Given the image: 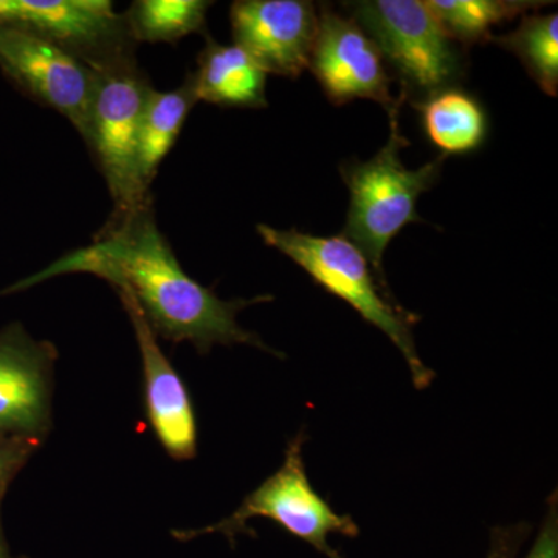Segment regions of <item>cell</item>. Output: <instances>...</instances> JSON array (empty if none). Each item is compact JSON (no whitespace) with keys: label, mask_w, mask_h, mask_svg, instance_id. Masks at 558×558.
Listing matches in <instances>:
<instances>
[{"label":"cell","mask_w":558,"mask_h":558,"mask_svg":"<svg viewBox=\"0 0 558 558\" xmlns=\"http://www.w3.org/2000/svg\"><path fill=\"white\" fill-rule=\"evenodd\" d=\"M234 46L266 73L299 78L310 69L318 28L315 3L307 0H238L230 10Z\"/></svg>","instance_id":"30bf717a"},{"label":"cell","mask_w":558,"mask_h":558,"mask_svg":"<svg viewBox=\"0 0 558 558\" xmlns=\"http://www.w3.org/2000/svg\"><path fill=\"white\" fill-rule=\"evenodd\" d=\"M425 5L453 43L462 46L487 43L492 28L524 16L549 2L531 0H425Z\"/></svg>","instance_id":"2e32d148"},{"label":"cell","mask_w":558,"mask_h":558,"mask_svg":"<svg viewBox=\"0 0 558 558\" xmlns=\"http://www.w3.org/2000/svg\"><path fill=\"white\" fill-rule=\"evenodd\" d=\"M523 529H502L494 534L492 549L487 558H515L519 553Z\"/></svg>","instance_id":"44dd1931"},{"label":"cell","mask_w":558,"mask_h":558,"mask_svg":"<svg viewBox=\"0 0 558 558\" xmlns=\"http://www.w3.org/2000/svg\"><path fill=\"white\" fill-rule=\"evenodd\" d=\"M0 25L49 40L92 70L134 58L126 20L109 0H0Z\"/></svg>","instance_id":"52a82bcc"},{"label":"cell","mask_w":558,"mask_h":558,"mask_svg":"<svg viewBox=\"0 0 558 558\" xmlns=\"http://www.w3.org/2000/svg\"><path fill=\"white\" fill-rule=\"evenodd\" d=\"M196 102L190 76L175 90L159 92L150 87L138 132V170L146 190L156 178L161 161L170 154Z\"/></svg>","instance_id":"9a60e30c"},{"label":"cell","mask_w":558,"mask_h":558,"mask_svg":"<svg viewBox=\"0 0 558 558\" xmlns=\"http://www.w3.org/2000/svg\"><path fill=\"white\" fill-rule=\"evenodd\" d=\"M344 5L399 76L405 100L416 97V105L457 87L464 72L461 57L425 2L363 0Z\"/></svg>","instance_id":"277c9868"},{"label":"cell","mask_w":558,"mask_h":558,"mask_svg":"<svg viewBox=\"0 0 558 558\" xmlns=\"http://www.w3.org/2000/svg\"><path fill=\"white\" fill-rule=\"evenodd\" d=\"M310 69L332 105L373 100L389 110L405 101L403 95L392 97L391 78L376 44L352 17L328 5L319 7Z\"/></svg>","instance_id":"9c48e42d"},{"label":"cell","mask_w":558,"mask_h":558,"mask_svg":"<svg viewBox=\"0 0 558 558\" xmlns=\"http://www.w3.org/2000/svg\"><path fill=\"white\" fill-rule=\"evenodd\" d=\"M492 43L512 51L549 97L558 92V14H524L519 27Z\"/></svg>","instance_id":"e0dca14e"},{"label":"cell","mask_w":558,"mask_h":558,"mask_svg":"<svg viewBox=\"0 0 558 558\" xmlns=\"http://www.w3.org/2000/svg\"><path fill=\"white\" fill-rule=\"evenodd\" d=\"M0 69L22 90L61 116L87 138L95 72L49 40L0 25Z\"/></svg>","instance_id":"ba28073f"},{"label":"cell","mask_w":558,"mask_h":558,"mask_svg":"<svg viewBox=\"0 0 558 558\" xmlns=\"http://www.w3.org/2000/svg\"><path fill=\"white\" fill-rule=\"evenodd\" d=\"M403 101L388 110L389 137L366 161L349 160L341 165L340 174L349 189L347 223L341 236L355 245L368 259L381 284L387 286L384 255L389 242L413 222H424L417 215V201L438 182L446 156L409 170L400 160V150L410 146L399 126V110Z\"/></svg>","instance_id":"7a4b0ae2"},{"label":"cell","mask_w":558,"mask_h":558,"mask_svg":"<svg viewBox=\"0 0 558 558\" xmlns=\"http://www.w3.org/2000/svg\"><path fill=\"white\" fill-rule=\"evenodd\" d=\"M94 72L86 142L116 202V215H121L150 199L138 170L140 121L150 86L135 58Z\"/></svg>","instance_id":"8992f818"},{"label":"cell","mask_w":558,"mask_h":558,"mask_svg":"<svg viewBox=\"0 0 558 558\" xmlns=\"http://www.w3.org/2000/svg\"><path fill=\"white\" fill-rule=\"evenodd\" d=\"M57 349L20 325L0 333V432L43 440L51 427Z\"/></svg>","instance_id":"8fae6325"},{"label":"cell","mask_w":558,"mask_h":558,"mask_svg":"<svg viewBox=\"0 0 558 558\" xmlns=\"http://www.w3.org/2000/svg\"><path fill=\"white\" fill-rule=\"evenodd\" d=\"M197 101L220 108H266L267 73L241 47L223 46L207 36V46L190 73Z\"/></svg>","instance_id":"4fadbf2b"},{"label":"cell","mask_w":558,"mask_h":558,"mask_svg":"<svg viewBox=\"0 0 558 558\" xmlns=\"http://www.w3.org/2000/svg\"><path fill=\"white\" fill-rule=\"evenodd\" d=\"M306 435L300 432L290 440L284 464L245 497L240 508L211 526L172 532L180 542L208 534L226 535L230 542L241 534H252L248 520L269 519L304 542L326 558H343L329 545L330 534L357 537L359 526L349 515H339L326 499L312 488L303 461Z\"/></svg>","instance_id":"5b68a950"},{"label":"cell","mask_w":558,"mask_h":558,"mask_svg":"<svg viewBox=\"0 0 558 558\" xmlns=\"http://www.w3.org/2000/svg\"><path fill=\"white\" fill-rule=\"evenodd\" d=\"M0 558H10L5 538H3L2 527H0Z\"/></svg>","instance_id":"7402d4cb"},{"label":"cell","mask_w":558,"mask_h":558,"mask_svg":"<svg viewBox=\"0 0 558 558\" xmlns=\"http://www.w3.org/2000/svg\"><path fill=\"white\" fill-rule=\"evenodd\" d=\"M40 440L0 432V495L17 469L27 461Z\"/></svg>","instance_id":"d6986e66"},{"label":"cell","mask_w":558,"mask_h":558,"mask_svg":"<svg viewBox=\"0 0 558 558\" xmlns=\"http://www.w3.org/2000/svg\"><path fill=\"white\" fill-rule=\"evenodd\" d=\"M259 236L306 271L315 284L339 296L360 317L376 326L402 352L413 377L414 387L425 389L435 373L418 359L411 328L417 315L392 301L387 286L381 284L362 252L347 238L315 236L296 229L278 230L259 223Z\"/></svg>","instance_id":"3957f363"},{"label":"cell","mask_w":558,"mask_h":558,"mask_svg":"<svg viewBox=\"0 0 558 558\" xmlns=\"http://www.w3.org/2000/svg\"><path fill=\"white\" fill-rule=\"evenodd\" d=\"M119 295L131 319L142 354L146 410L150 425L170 457L179 461L194 458L197 428L189 391L161 351L157 336L137 303L128 293L119 292Z\"/></svg>","instance_id":"7c38bea8"},{"label":"cell","mask_w":558,"mask_h":558,"mask_svg":"<svg viewBox=\"0 0 558 558\" xmlns=\"http://www.w3.org/2000/svg\"><path fill=\"white\" fill-rule=\"evenodd\" d=\"M211 5L205 0H137L123 16L135 44H174L205 31Z\"/></svg>","instance_id":"ac0fdd59"},{"label":"cell","mask_w":558,"mask_h":558,"mask_svg":"<svg viewBox=\"0 0 558 558\" xmlns=\"http://www.w3.org/2000/svg\"><path fill=\"white\" fill-rule=\"evenodd\" d=\"M413 106L421 110L422 128L440 156H465L486 140V110L469 92L451 87Z\"/></svg>","instance_id":"5bb4252c"},{"label":"cell","mask_w":558,"mask_h":558,"mask_svg":"<svg viewBox=\"0 0 558 558\" xmlns=\"http://www.w3.org/2000/svg\"><path fill=\"white\" fill-rule=\"evenodd\" d=\"M64 274H90L106 279L137 303L156 336L172 343L194 344L207 354L216 344H250L278 354L256 333L241 328L238 312L259 301H223L183 271L154 218L153 201L116 215L87 247L62 256L49 269L14 289Z\"/></svg>","instance_id":"6da1fadb"},{"label":"cell","mask_w":558,"mask_h":558,"mask_svg":"<svg viewBox=\"0 0 558 558\" xmlns=\"http://www.w3.org/2000/svg\"><path fill=\"white\" fill-rule=\"evenodd\" d=\"M527 558H558V524L556 501L550 505L548 517L542 534L538 535L534 548Z\"/></svg>","instance_id":"ffe728a7"}]
</instances>
